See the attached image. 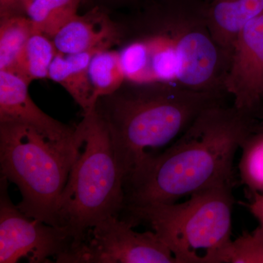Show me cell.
<instances>
[{
	"mask_svg": "<svg viewBox=\"0 0 263 263\" xmlns=\"http://www.w3.org/2000/svg\"><path fill=\"white\" fill-rule=\"evenodd\" d=\"M142 24V32L119 51L126 81L224 93L230 56L213 36L205 2L160 0Z\"/></svg>",
	"mask_w": 263,
	"mask_h": 263,
	"instance_id": "cell-1",
	"label": "cell"
},
{
	"mask_svg": "<svg viewBox=\"0 0 263 263\" xmlns=\"http://www.w3.org/2000/svg\"><path fill=\"white\" fill-rule=\"evenodd\" d=\"M259 124L221 102L208 107L124 184L125 207L171 203L206 189L234 184L235 153Z\"/></svg>",
	"mask_w": 263,
	"mask_h": 263,
	"instance_id": "cell-2",
	"label": "cell"
},
{
	"mask_svg": "<svg viewBox=\"0 0 263 263\" xmlns=\"http://www.w3.org/2000/svg\"><path fill=\"white\" fill-rule=\"evenodd\" d=\"M100 98L96 110L106 122L124 184L167 148L223 93L174 85L127 82Z\"/></svg>",
	"mask_w": 263,
	"mask_h": 263,
	"instance_id": "cell-3",
	"label": "cell"
},
{
	"mask_svg": "<svg viewBox=\"0 0 263 263\" xmlns=\"http://www.w3.org/2000/svg\"><path fill=\"white\" fill-rule=\"evenodd\" d=\"M85 126L83 118L73 141L56 143L24 124L0 122L1 176L17 185L22 196L17 206L29 217L56 226L57 205L84 143Z\"/></svg>",
	"mask_w": 263,
	"mask_h": 263,
	"instance_id": "cell-4",
	"label": "cell"
},
{
	"mask_svg": "<svg viewBox=\"0 0 263 263\" xmlns=\"http://www.w3.org/2000/svg\"><path fill=\"white\" fill-rule=\"evenodd\" d=\"M233 186L206 189L183 202L125 207L124 218L149 226L177 263H224L233 240Z\"/></svg>",
	"mask_w": 263,
	"mask_h": 263,
	"instance_id": "cell-5",
	"label": "cell"
},
{
	"mask_svg": "<svg viewBox=\"0 0 263 263\" xmlns=\"http://www.w3.org/2000/svg\"><path fill=\"white\" fill-rule=\"evenodd\" d=\"M84 140L57 208L56 226L79 245L91 228L125 207L124 179L110 132L96 107L84 114Z\"/></svg>",
	"mask_w": 263,
	"mask_h": 263,
	"instance_id": "cell-6",
	"label": "cell"
},
{
	"mask_svg": "<svg viewBox=\"0 0 263 263\" xmlns=\"http://www.w3.org/2000/svg\"><path fill=\"white\" fill-rule=\"evenodd\" d=\"M128 219L112 216L91 228L60 263H177L155 232L138 233Z\"/></svg>",
	"mask_w": 263,
	"mask_h": 263,
	"instance_id": "cell-7",
	"label": "cell"
},
{
	"mask_svg": "<svg viewBox=\"0 0 263 263\" xmlns=\"http://www.w3.org/2000/svg\"><path fill=\"white\" fill-rule=\"evenodd\" d=\"M8 181H0V262L59 260L72 249L73 238L65 228L29 217L15 206L8 192Z\"/></svg>",
	"mask_w": 263,
	"mask_h": 263,
	"instance_id": "cell-8",
	"label": "cell"
},
{
	"mask_svg": "<svg viewBox=\"0 0 263 263\" xmlns=\"http://www.w3.org/2000/svg\"><path fill=\"white\" fill-rule=\"evenodd\" d=\"M223 90L245 115L263 121V15L249 22L235 38Z\"/></svg>",
	"mask_w": 263,
	"mask_h": 263,
	"instance_id": "cell-9",
	"label": "cell"
},
{
	"mask_svg": "<svg viewBox=\"0 0 263 263\" xmlns=\"http://www.w3.org/2000/svg\"><path fill=\"white\" fill-rule=\"evenodd\" d=\"M29 86L13 72L0 70V122L24 124L56 143L73 141L76 126L67 125L43 112L31 98Z\"/></svg>",
	"mask_w": 263,
	"mask_h": 263,
	"instance_id": "cell-10",
	"label": "cell"
},
{
	"mask_svg": "<svg viewBox=\"0 0 263 263\" xmlns=\"http://www.w3.org/2000/svg\"><path fill=\"white\" fill-rule=\"evenodd\" d=\"M120 38V32L99 8L78 14L53 37L57 51L62 54L108 49Z\"/></svg>",
	"mask_w": 263,
	"mask_h": 263,
	"instance_id": "cell-11",
	"label": "cell"
},
{
	"mask_svg": "<svg viewBox=\"0 0 263 263\" xmlns=\"http://www.w3.org/2000/svg\"><path fill=\"white\" fill-rule=\"evenodd\" d=\"M205 10L214 39L230 56V50L241 29L263 15V0H209Z\"/></svg>",
	"mask_w": 263,
	"mask_h": 263,
	"instance_id": "cell-12",
	"label": "cell"
},
{
	"mask_svg": "<svg viewBox=\"0 0 263 263\" xmlns=\"http://www.w3.org/2000/svg\"><path fill=\"white\" fill-rule=\"evenodd\" d=\"M97 51L67 55L57 52L49 69L48 79L61 85L84 114L91 111L97 105L89 74L90 61Z\"/></svg>",
	"mask_w": 263,
	"mask_h": 263,
	"instance_id": "cell-13",
	"label": "cell"
},
{
	"mask_svg": "<svg viewBox=\"0 0 263 263\" xmlns=\"http://www.w3.org/2000/svg\"><path fill=\"white\" fill-rule=\"evenodd\" d=\"M57 50L51 38L35 32L21 53L13 73L28 84L32 81L48 79L49 69Z\"/></svg>",
	"mask_w": 263,
	"mask_h": 263,
	"instance_id": "cell-14",
	"label": "cell"
},
{
	"mask_svg": "<svg viewBox=\"0 0 263 263\" xmlns=\"http://www.w3.org/2000/svg\"><path fill=\"white\" fill-rule=\"evenodd\" d=\"M84 0H34L27 11L36 32L53 39L66 24L78 15Z\"/></svg>",
	"mask_w": 263,
	"mask_h": 263,
	"instance_id": "cell-15",
	"label": "cell"
},
{
	"mask_svg": "<svg viewBox=\"0 0 263 263\" xmlns=\"http://www.w3.org/2000/svg\"><path fill=\"white\" fill-rule=\"evenodd\" d=\"M89 74L97 103L114 94L126 81L119 51L110 48L97 51L90 61Z\"/></svg>",
	"mask_w": 263,
	"mask_h": 263,
	"instance_id": "cell-16",
	"label": "cell"
},
{
	"mask_svg": "<svg viewBox=\"0 0 263 263\" xmlns=\"http://www.w3.org/2000/svg\"><path fill=\"white\" fill-rule=\"evenodd\" d=\"M35 32L32 21L27 15L1 18L0 70H13L29 38Z\"/></svg>",
	"mask_w": 263,
	"mask_h": 263,
	"instance_id": "cell-17",
	"label": "cell"
},
{
	"mask_svg": "<svg viewBox=\"0 0 263 263\" xmlns=\"http://www.w3.org/2000/svg\"><path fill=\"white\" fill-rule=\"evenodd\" d=\"M239 162L240 181L250 191L263 193V124L242 143Z\"/></svg>",
	"mask_w": 263,
	"mask_h": 263,
	"instance_id": "cell-18",
	"label": "cell"
},
{
	"mask_svg": "<svg viewBox=\"0 0 263 263\" xmlns=\"http://www.w3.org/2000/svg\"><path fill=\"white\" fill-rule=\"evenodd\" d=\"M224 263H263V232L259 227L232 240Z\"/></svg>",
	"mask_w": 263,
	"mask_h": 263,
	"instance_id": "cell-19",
	"label": "cell"
},
{
	"mask_svg": "<svg viewBox=\"0 0 263 263\" xmlns=\"http://www.w3.org/2000/svg\"><path fill=\"white\" fill-rule=\"evenodd\" d=\"M29 5L27 0H0V18L27 15Z\"/></svg>",
	"mask_w": 263,
	"mask_h": 263,
	"instance_id": "cell-20",
	"label": "cell"
},
{
	"mask_svg": "<svg viewBox=\"0 0 263 263\" xmlns=\"http://www.w3.org/2000/svg\"><path fill=\"white\" fill-rule=\"evenodd\" d=\"M249 202L245 205L259 223V228L263 232V193L249 190Z\"/></svg>",
	"mask_w": 263,
	"mask_h": 263,
	"instance_id": "cell-21",
	"label": "cell"
},
{
	"mask_svg": "<svg viewBox=\"0 0 263 263\" xmlns=\"http://www.w3.org/2000/svg\"><path fill=\"white\" fill-rule=\"evenodd\" d=\"M27 1L29 2V4H31V3H32L33 1H34V0H27Z\"/></svg>",
	"mask_w": 263,
	"mask_h": 263,
	"instance_id": "cell-22",
	"label": "cell"
},
{
	"mask_svg": "<svg viewBox=\"0 0 263 263\" xmlns=\"http://www.w3.org/2000/svg\"><path fill=\"white\" fill-rule=\"evenodd\" d=\"M115 1H127V0H115Z\"/></svg>",
	"mask_w": 263,
	"mask_h": 263,
	"instance_id": "cell-23",
	"label": "cell"
},
{
	"mask_svg": "<svg viewBox=\"0 0 263 263\" xmlns=\"http://www.w3.org/2000/svg\"><path fill=\"white\" fill-rule=\"evenodd\" d=\"M262 124H263V122H262Z\"/></svg>",
	"mask_w": 263,
	"mask_h": 263,
	"instance_id": "cell-24",
	"label": "cell"
}]
</instances>
